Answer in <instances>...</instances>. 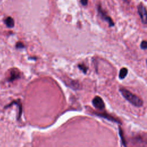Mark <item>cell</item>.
<instances>
[{"mask_svg": "<svg viewBox=\"0 0 147 147\" xmlns=\"http://www.w3.org/2000/svg\"><path fill=\"white\" fill-rule=\"evenodd\" d=\"M96 115H98V116H100V117H103L109 121H113L114 122H117V123H121L120 122H119V121L115 118H114V117L111 116L110 115L105 113H100V114H98V113H96Z\"/></svg>", "mask_w": 147, "mask_h": 147, "instance_id": "7", "label": "cell"}, {"mask_svg": "<svg viewBox=\"0 0 147 147\" xmlns=\"http://www.w3.org/2000/svg\"><path fill=\"white\" fill-rule=\"evenodd\" d=\"M137 11L141 18L142 23L145 25L146 24V9L145 6L142 3H140L137 6Z\"/></svg>", "mask_w": 147, "mask_h": 147, "instance_id": "3", "label": "cell"}, {"mask_svg": "<svg viewBox=\"0 0 147 147\" xmlns=\"http://www.w3.org/2000/svg\"><path fill=\"white\" fill-rule=\"evenodd\" d=\"M123 1H126V2H127V1H128V0H123Z\"/></svg>", "mask_w": 147, "mask_h": 147, "instance_id": "15", "label": "cell"}, {"mask_svg": "<svg viewBox=\"0 0 147 147\" xmlns=\"http://www.w3.org/2000/svg\"><path fill=\"white\" fill-rule=\"evenodd\" d=\"M128 72V70L126 68H122L121 69L120 71H119V78L121 79H124L126 76L127 75Z\"/></svg>", "mask_w": 147, "mask_h": 147, "instance_id": "9", "label": "cell"}, {"mask_svg": "<svg viewBox=\"0 0 147 147\" xmlns=\"http://www.w3.org/2000/svg\"><path fill=\"white\" fill-rule=\"evenodd\" d=\"M4 24L9 28H13L14 26V21L13 18L10 16L7 17L4 20Z\"/></svg>", "mask_w": 147, "mask_h": 147, "instance_id": "6", "label": "cell"}, {"mask_svg": "<svg viewBox=\"0 0 147 147\" xmlns=\"http://www.w3.org/2000/svg\"><path fill=\"white\" fill-rule=\"evenodd\" d=\"M140 48H141L142 49H144V50L146 49V48H147V42H146L145 40H144V41H142L141 42Z\"/></svg>", "mask_w": 147, "mask_h": 147, "instance_id": "13", "label": "cell"}, {"mask_svg": "<svg viewBox=\"0 0 147 147\" xmlns=\"http://www.w3.org/2000/svg\"><path fill=\"white\" fill-rule=\"evenodd\" d=\"M78 68L82 70L84 74L86 73L87 71V69L88 68L87 67V66L86 65H84V64H80L78 65Z\"/></svg>", "mask_w": 147, "mask_h": 147, "instance_id": "11", "label": "cell"}, {"mask_svg": "<svg viewBox=\"0 0 147 147\" xmlns=\"http://www.w3.org/2000/svg\"><path fill=\"white\" fill-rule=\"evenodd\" d=\"M25 47V45L22 42H17L16 44V48L17 49H23Z\"/></svg>", "mask_w": 147, "mask_h": 147, "instance_id": "12", "label": "cell"}, {"mask_svg": "<svg viewBox=\"0 0 147 147\" xmlns=\"http://www.w3.org/2000/svg\"><path fill=\"white\" fill-rule=\"evenodd\" d=\"M20 72L17 68H13L11 69V71L10 72V76L7 79L9 82H13L15 80L20 78Z\"/></svg>", "mask_w": 147, "mask_h": 147, "instance_id": "5", "label": "cell"}, {"mask_svg": "<svg viewBox=\"0 0 147 147\" xmlns=\"http://www.w3.org/2000/svg\"><path fill=\"white\" fill-rule=\"evenodd\" d=\"M119 91L122 95L133 105L136 107H141L142 106L143 101L136 95L133 94L124 88H119Z\"/></svg>", "mask_w": 147, "mask_h": 147, "instance_id": "1", "label": "cell"}, {"mask_svg": "<svg viewBox=\"0 0 147 147\" xmlns=\"http://www.w3.org/2000/svg\"><path fill=\"white\" fill-rule=\"evenodd\" d=\"M98 13L99 16L101 18V19L108 23L109 26L110 28L113 27L115 25L114 22H113L111 18L106 14L105 11L103 10L101 6H100V5L98 6Z\"/></svg>", "mask_w": 147, "mask_h": 147, "instance_id": "2", "label": "cell"}, {"mask_svg": "<svg viewBox=\"0 0 147 147\" xmlns=\"http://www.w3.org/2000/svg\"><path fill=\"white\" fill-rule=\"evenodd\" d=\"M119 136H120V137H121V141H122V143L123 144V145L125 147H126V141L125 139V137H124V136H123V131H122V130L121 129V127H119Z\"/></svg>", "mask_w": 147, "mask_h": 147, "instance_id": "10", "label": "cell"}, {"mask_svg": "<svg viewBox=\"0 0 147 147\" xmlns=\"http://www.w3.org/2000/svg\"><path fill=\"white\" fill-rule=\"evenodd\" d=\"M69 86L70 87H71L73 89H75V90H78L79 88V87L80 86V84H79V82L76 81V80H72L70 82V83L68 84Z\"/></svg>", "mask_w": 147, "mask_h": 147, "instance_id": "8", "label": "cell"}, {"mask_svg": "<svg viewBox=\"0 0 147 147\" xmlns=\"http://www.w3.org/2000/svg\"><path fill=\"white\" fill-rule=\"evenodd\" d=\"M92 103L93 106L96 109L100 110H103L105 107L103 99L99 96H96L94 97V99H92Z\"/></svg>", "mask_w": 147, "mask_h": 147, "instance_id": "4", "label": "cell"}, {"mask_svg": "<svg viewBox=\"0 0 147 147\" xmlns=\"http://www.w3.org/2000/svg\"><path fill=\"white\" fill-rule=\"evenodd\" d=\"M80 3L83 6H86L88 4V0H80Z\"/></svg>", "mask_w": 147, "mask_h": 147, "instance_id": "14", "label": "cell"}]
</instances>
